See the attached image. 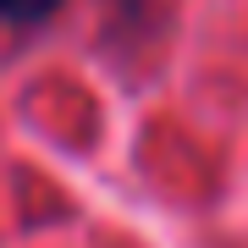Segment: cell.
I'll list each match as a JSON object with an SVG mask.
<instances>
[{
  "label": "cell",
  "instance_id": "1",
  "mask_svg": "<svg viewBox=\"0 0 248 248\" xmlns=\"http://www.w3.org/2000/svg\"><path fill=\"white\" fill-rule=\"evenodd\" d=\"M61 11V0H0V28H39Z\"/></svg>",
  "mask_w": 248,
  "mask_h": 248
}]
</instances>
